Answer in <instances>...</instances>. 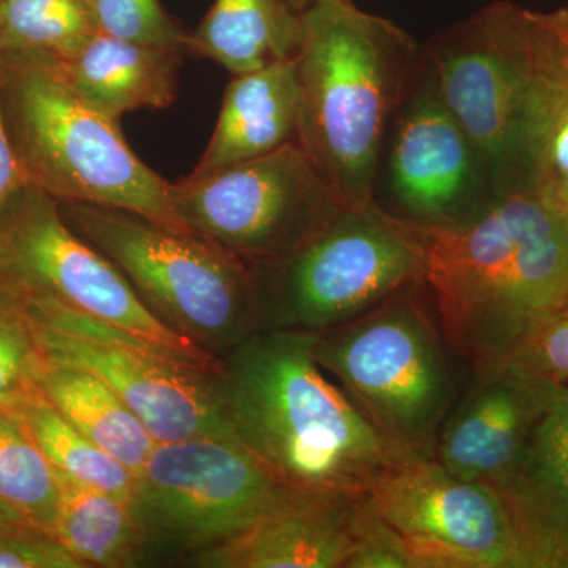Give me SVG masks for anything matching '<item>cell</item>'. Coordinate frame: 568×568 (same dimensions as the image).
I'll return each instance as SVG.
<instances>
[{"instance_id": "cell-1", "label": "cell", "mask_w": 568, "mask_h": 568, "mask_svg": "<svg viewBox=\"0 0 568 568\" xmlns=\"http://www.w3.org/2000/svg\"><path fill=\"white\" fill-rule=\"evenodd\" d=\"M316 334L260 331L222 358L215 386L231 432L280 481L364 495L399 462L317 362Z\"/></svg>"}, {"instance_id": "cell-2", "label": "cell", "mask_w": 568, "mask_h": 568, "mask_svg": "<svg viewBox=\"0 0 568 568\" xmlns=\"http://www.w3.org/2000/svg\"><path fill=\"white\" fill-rule=\"evenodd\" d=\"M420 233L426 291L470 369L506 361L568 294V211L532 190H510L465 223Z\"/></svg>"}, {"instance_id": "cell-3", "label": "cell", "mask_w": 568, "mask_h": 568, "mask_svg": "<svg viewBox=\"0 0 568 568\" xmlns=\"http://www.w3.org/2000/svg\"><path fill=\"white\" fill-rule=\"evenodd\" d=\"M301 20L297 144L346 207H365L373 203L388 126L424 62V44L353 0H315Z\"/></svg>"}, {"instance_id": "cell-4", "label": "cell", "mask_w": 568, "mask_h": 568, "mask_svg": "<svg viewBox=\"0 0 568 568\" xmlns=\"http://www.w3.org/2000/svg\"><path fill=\"white\" fill-rule=\"evenodd\" d=\"M0 106L29 185L58 203L121 209L189 233L171 183L132 151L119 121L82 102L50 63L0 55Z\"/></svg>"}, {"instance_id": "cell-5", "label": "cell", "mask_w": 568, "mask_h": 568, "mask_svg": "<svg viewBox=\"0 0 568 568\" xmlns=\"http://www.w3.org/2000/svg\"><path fill=\"white\" fill-rule=\"evenodd\" d=\"M315 353L396 458H433L463 386L425 283L316 334Z\"/></svg>"}, {"instance_id": "cell-6", "label": "cell", "mask_w": 568, "mask_h": 568, "mask_svg": "<svg viewBox=\"0 0 568 568\" xmlns=\"http://www.w3.org/2000/svg\"><path fill=\"white\" fill-rule=\"evenodd\" d=\"M63 222L114 264L145 308L223 358L260 332L253 268L200 235L121 209L59 203Z\"/></svg>"}, {"instance_id": "cell-7", "label": "cell", "mask_w": 568, "mask_h": 568, "mask_svg": "<svg viewBox=\"0 0 568 568\" xmlns=\"http://www.w3.org/2000/svg\"><path fill=\"white\" fill-rule=\"evenodd\" d=\"M260 331L321 334L425 283L420 230L375 203L347 207L276 263L252 267Z\"/></svg>"}, {"instance_id": "cell-8", "label": "cell", "mask_w": 568, "mask_h": 568, "mask_svg": "<svg viewBox=\"0 0 568 568\" xmlns=\"http://www.w3.org/2000/svg\"><path fill=\"white\" fill-rule=\"evenodd\" d=\"M286 487L233 437L156 444L130 503L142 567H183L248 528Z\"/></svg>"}, {"instance_id": "cell-9", "label": "cell", "mask_w": 568, "mask_h": 568, "mask_svg": "<svg viewBox=\"0 0 568 568\" xmlns=\"http://www.w3.org/2000/svg\"><path fill=\"white\" fill-rule=\"evenodd\" d=\"M47 364L99 376L156 444L233 437L215 386L220 364L149 342L48 298H22Z\"/></svg>"}, {"instance_id": "cell-10", "label": "cell", "mask_w": 568, "mask_h": 568, "mask_svg": "<svg viewBox=\"0 0 568 568\" xmlns=\"http://www.w3.org/2000/svg\"><path fill=\"white\" fill-rule=\"evenodd\" d=\"M175 216L250 267L276 263L345 211L297 141L215 173L171 183Z\"/></svg>"}, {"instance_id": "cell-11", "label": "cell", "mask_w": 568, "mask_h": 568, "mask_svg": "<svg viewBox=\"0 0 568 568\" xmlns=\"http://www.w3.org/2000/svg\"><path fill=\"white\" fill-rule=\"evenodd\" d=\"M525 7L499 0L424 44L437 89L499 194L526 189Z\"/></svg>"}, {"instance_id": "cell-12", "label": "cell", "mask_w": 568, "mask_h": 568, "mask_svg": "<svg viewBox=\"0 0 568 568\" xmlns=\"http://www.w3.org/2000/svg\"><path fill=\"white\" fill-rule=\"evenodd\" d=\"M0 284L48 298L149 342L220 364L145 308L121 272L63 222L58 201L22 186L0 213Z\"/></svg>"}, {"instance_id": "cell-13", "label": "cell", "mask_w": 568, "mask_h": 568, "mask_svg": "<svg viewBox=\"0 0 568 568\" xmlns=\"http://www.w3.org/2000/svg\"><path fill=\"white\" fill-rule=\"evenodd\" d=\"M497 196L484 155L448 111L424 55L388 126L373 203L402 222L428 230L465 223Z\"/></svg>"}, {"instance_id": "cell-14", "label": "cell", "mask_w": 568, "mask_h": 568, "mask_svg": "<svg viewBox=\"0 0 568 568\" xmlns=\"http://www.w3.org/2000/svg\"><path fill=\"white\" fill-rule=\"evenodd\" d=\"M368 499L414 568H530L497 489L454 476L435 458L394 463Z\"/></svg>"}, {"instance_id": "cell-15", "label": "cell", "mask_w": 568, "mask_h": 568, "mask_svg": "<svg viewBox=\"0 0 568 568\" xmlns=\"http://www.w3.org/2000/svg\"><path fill=\"white\" fill-rule=\"evenodd\" d=\"M470 372L469 384L440 425L433 458L454 476L497 488L559 387L506 361Z\"/></svg>"}, {"instance_id": "cell-16", "label": "cell", "mask_w": 568, "mask_h": 568, "mask_svg": "<svg viewBox=\"0 0 568 568\" xmlns=\"http://www.w3.org/2000/svg\"><path fill=\"white\" fill-rule=\"evenodd\" d=\"M364 495L287 485L241 534L193 556L190 568H346Z\"/></svg>"}, {"instance_id": "cell-17", "label": "cell", "mask_w": 568, "mask_h": 568, "mask_svg": "<svg viewBox=\"0 0 568 568\" xmlns=\"http://www.w3.org/2000/svg\"><path fill=\"white\" fill-rule=\"evenodd\" d=\"M526 189L568 211V7L525 11Z\"/></svg>"}, {"instance_id": "cell-18", "label": "cell", "mask_w": 568, "mask_h": 568, "mask_svg": "<svg viewBox=\"0 0 568 568\" xmlns=\"http://www.w3.org/2000/svg\"><path fill=\"white\" fill-rule=\"evenodd\" d=\"M495 489L530 568H568V386L558 388L517 465Z\"/></svg>"}, {"instance_id": "cell-19", "label": "cell", "mask_w": 568, "mask_h": 568, "mask_svg": "<svg viewBox=\"0 0 568 568\" xmlns=\"http://www.w3.org/2000/svg\"><path fill=\"white\" fill-rule=\"evenodd\" d=\"M182 58L99 31L70 58L44 62L82 102L119 121L125 112L173 106Z\"/></svg>"}, {"instance_id": "cell-20", "label": "cell", "mask_w": 568, "mask_h": 568, "mask_svg": "<svg viewBox=\"0 0 568 568\" xmlns=\"http://www.w3.org/2000/svg\"><path fill=\"white\" fill-rule=\"evenodd\" d=\"M298 112L295 58L237 74L224 91L219 121L192 175L252 162L297 141Z\"/></svg>"}, {"instance_id": "cell-21", "label": "cell", "mask_w": 568, "mask_h": 568, "mask_svg": "<svg viewBox=\"0 0 568 568\" xmlns=\"http://www.w3.org/2000/svg\"><path fill=\"white\" fill-rule=\"evenodd\" d=\"M301 37V13L287 0H215L190 32L189 52L237 77L293 61Z\"/></svg>"}, {"instance_id": "cell-22", "label": "cell", "mask_w": 568, "mask_h": 568, "mask_svg": "<svg viewBox=\"0 0 568 568\" xmlns=\"http://www.w3.org/2000/svg\"><path fill=\"white\" fill-rule=\"evenodd\" d=\"M39 390L78 432L122 463L134 478L156 446L136 414L89 369L47 364Z\"/></svg>"}, {"instance_id": "cell-23", "label": "cell", "mask_w": 568, "mask_h": 568, "mask_svg": "<svg viewBox=\"0 0 568 568\" xmlns=\"http://www.w3.org/2000/svg\"><path fill=\"white\" fill-rule=\"evenodd\" d=\"M58 478L61 496L52 536L84 568L142 567V534L130 503L61 473Z\"/></svg>"}, {"instance_id": "cell-24", "label": "cell", "mask_w": 568, "mask_h": 568, "mask_svg": "<svg viewBox=\"0 0 568 568\" xmlns=\"http://www.w3.org/2000/svg\"><path fill=\"white\" fill-rule=\"evenodd\" d=\"M99 31L93 0H0V55L63 61Z\"/></svg>"}, {"instance_id": "cell-25", "label": "cell", "mask_w": 568, "mask_h": 568, "mask_svg": "<svg viewBox=\"0 0 568 568\" xmlns=\"http://www.w3.org/2000/svg\"><path fill=\"white\" fill-rule=\"evenodd\" d=\"M43 454L58 473L132 503L133 474L103 448L78 432L40 390L14 407Z\"/></svg>"}, {"instance_id": "cell-26", "label": "cell", "mask_w": 568, "mask_h": 568, "mask_svg": "<svg viewBox=\"0 0 568 568\" xmlns=\"http://www.w3.org/2000/svg\"><path fill=\"white\" fill-rule=\"evenodd\" d=\"M58 473L14 410L0 409V504L52 534L58 517Z\"/></svg>"}, {"instance_id": "cell-27", "label": "cell", "mask_w": 568, "mask_h": 568, "mask_svg": "<svg viewBox=\"0 0 568 568\" xmlns=\"http://www.w3.org/2000/svg\"><path fill=\"white\" fill-rule=\"evenodd\" d=\"M44 366L24 301L0 284V409L13 410L36 394Z\"/></svg>"}, {"instance_id": "cell-28", "label": "cell", "mask_w": 568, "mask_h": 568, "mask_svg": "<svg viewBox=\"0 0 568 568\" xmlns=\"http://www.w3.org/2000/svg\"><path fill=\"white\" fill-rule=\"evenodd\" d=\"M100 31L118 39L189 54L190 32L160 0H93Z\"/></svg>"}, {"instance_id": "cell-29", "label": "cell", "mask_w": 568, "mask_h": 568, "mask_svg": "<svg viewBox=\"0 0 568 568\" xmlns=\"http://www.w3.org/2000/svg\"><path fill=\"white\" fill-rule=\"evenodd\" d=\"M506 362L555 386H568V294L534 325Z\"/></svg>"}, {"instance_id": "cell-30", "label": "cell", "mask_w": 568, "mask_h": 568, "mask_svg": "<svg viewBox=\"0 0 568 568\" xmlns=\"http://www.w3.org/2000/svg\"><path fill=\"white\" fill-rule=\"evenodd\" d=\"M0 568H84L52 534L29 525L0 526Z\"/></svg>"}, {"instance_id": "cell-31", "label": "cell", "mask_w": 568, "mask_h": 568, "mask_svg": "<svg viewBox=\"0 0 568 568\" xmlns=\"http://www.w3.org/2000/svg\"><path fill=\"white\" fill-rule=\"evenodd\" d=\"M346 568H414L402 538L379 517L366 493L357 523V544Z\"/></svg>"}, {"instance_id": "cell-32", "label": "cell", "mask_w": 568, "mask_h": 568, "mask_svg": "<svg viewBox=\"0 0 568 568\" xmlns=\"http://www.w3.org/2000/svg\"><path fill=\"white\" fill-rule=\"evenodd\" d=\"M26 185H28V179L11 144L6 121H3L2 106H0V213L10 203L11 197Z\"/></svg>"}, {"instance_id": "cell-33", "label": "cell", "mask_w": 568, "mask_h": 568, "mask_svg": "<svg viewBox=\"0 0 568 568\" xmlns=\"http://www.w3.org/2000/svg\"><path fill=\"white\" fill-rule=\"evenodd\" d=\"M21 521H26V519H22L20 515L17 514V511H13L11 508L0 504V526L13 525V523Z\"/></svg>"}, {"instance_id": "cell-34", "label": "cell", "mask_w": 568, "mask_h": 568, "mask_svg": "<svg viewBox=\"0 0 568 568\" xmlns=\"http://www.w3.org/2000/svg\"><path fill=\"white\" fill-rule=\"evenodd\" d=\"M312 2H315V0H287V3L298 13H302Z\"/></svg>"}]
</instances>
